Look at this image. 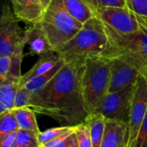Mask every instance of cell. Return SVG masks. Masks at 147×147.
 Listing matches in <instances>:
<instances>
[{
	"label": "cell",
	"instance_id": "10",
	"mask_svg": "<svg viewBox=\"0 0 147 147\" xmlns=\"http://www.w3.org/2000/svg\"><path fill=\"white\" fill-rule=\"evenodd\" d=\"M110 60V85L109 93L117 92L134 84L142 74L135 67L118 58Z\"/></svg>",
	"mask_w": 147,
	"mask_h": 147
},
{
	"label": "cell",
	"instance_id": "1",
	"mask_svg": "<svg viewBox=\"0 0 147 147\" xmlns=\"http://www.w3.org/2000/svg\"><path fill=\"white\" fill-rule=\"evenodd\" d=\"M85 61L65 62L43 89L32 93L29 108L61 126L71 127L84 122L89 115L82 92Z\"/></svg>",
	"mask_w": 147,
	"mask_h": 147
},
{
	"label": "cell",
	"instance_id": "17",
	"mask_svg": "<svg viewBox=\"0 0 147 147\" xmlns=\"http://www.w3.org/2000/svg\"><path fill=\"white\" fill-rule=\"evenodd\" d=\"M65 60L62 58V59L49 71L44 74L34 77L32 78H29L26 81L21 82L20 84L22 86H23L31 93H35L40 90L41 89H43L57 75V73L61 70V68L65 65Z\"/></svg>",
	"mask_w": 147,
	"mask_h": 147
},
{
	"label": "cell",
	"instance_id": "31",
	"mask_svg": "<svg viewBox=\"0 0 147 147\" xmlns=\"http://www.w3.org/2000/svg\"><path fill=\"white\" fill-rule=\"evenodd\" d=\"M76 138V133L72 135H71L70 137L61 140V141H59L58 143H56L54 146H53L52 147H68L71 143L72 141L74 140V139Z\"/></svg>",
	"mask_w": 147,
	"mask_h": 147
},
{
	"label": "cell",
	"instance_id": "21",
	"mask_svg": "<svg viewBox=\"0 0 147 147\" xmlns=\"http://www.w3.org/2000/svg\"><path fill=\"white\" fill-rule=\"evenodd\" d=\"M15 147H40L38 136L33 133L18 130Z\"/></svg>",
	"mask_w": 147,
	"mask_h": 147
},
{
	"label": "cell",
	"instance_id": "7",
	"mask_svg": "<svg viewBox=\"0 0 147 147\" xmlns=\"http://www.w3.org/2000/svg\"><path fill=\"white\" fill-rule=\"evenodd\" d=\"M147 112V78L140 76L136 82L133 104L127 122L125 147H134Z\"/></svg>",
	"mask_w": 147,
	"mask_h": 147
},
{
	"label": "cell",
	"instance_id": "15",
	"mask_svg": "<svg viewBox=\"0 0 147 147\" xmlns=\"http://www.w3.org/2000/svg\"><path fill=\"white\" fill-rule=\"evenodd\" d=\"M21 81L4 78L0 81V115L14 109V103Z\"/></svg>",
	"mask_w": 147,
	"mask_h": 147
},
{
	"label": "cell",
	"instance_id": "20",
	"mask_svg": "<svg viewBox=\"0 0 147 147\" xmlns=\"http://www.w3.org/2000/svg\"><path fill=\"white\" fill-rule=\"evenodd\" d=\"M19 130L16 118L11 110L0 115V135L6 134Z\"/></svg>",
	"mask_w": 147,
	"mask_h": 147
},
{
	"label": "cell",
	"instance_id": "28",
	"mask_svg": "<svg viewBox=\"0 0 147 147\" xmlns=\"http://www.w3.org/2000/svg\"><path fill=\"white\" fill-rule=\"evenodd\" d=\"M134 147H147V112Z\"/></svg>",
	"mask_w": 147,
	"mask_h": 147
},
{
	"label": "cell",
	"instance_id": "18",
	"mask_svg": "<svg viewBox=\"0 0 147 147\" xmlns=\"http://www.w3.org/2000/svg\"><path fill=\"white\" fill-rule=\"evenodd\" d=\"M19 127L20 130L27 131L34 134L39 137L40 131L39 129L35 112L30 108H22L12 109Z\"/></svg>",
	"mask_w": 147,
	"mask_h": 147
},
{
	"label": "cell",
	"instance_id": "4",
	"mask_svg": "<svg viewBox=\"0 0 147 147\" xmlns=\"http://www.w3.org/2000/svg\"><path fill=\"white\" fill-rule=\"evenodd\" d=\"M39 22L56 52L70 41L84 25L67 12L63 0H52Z\"/></svg>",
	"mask_w": 147,
	"mask_h": 147
},
{
	"label": "cell",
	"instance_id": "19",
	"mask_svg": "<svg viewBox=\"0 0 147 147\" xmlns=\"http://www.w3.org/2000/svg\"><path fill=\"white\" fill-rule=\"evenodd\" d=\"M63 3L67 12L83 24L95 16L94 12L83 0H63Z\"/></svg>",
	"mask_w": 147,
	"mask_h": 147
},
{
	"label": "cell",
	"instance_id": "24",
	"mask_svg": "<svg viewBox=\"0 0 147 147\" xmlns=\"http://www.w3.org/2000/svg\"><path fill=\"white\" fill-rule=\"evenodd\" d=\"M10 57H11L10 68L6 78L16 80V81H21L22 77V72H21V66H22V61L23 58V52L16 53Z\"/></svg>",
	"mask_w": 147,
	"mask_h": 147
},
{
	"label": "cell",
	"instance_id": "30",
	"mask_svg": "<svg viewBox=\"0 0 147 147\" xmlns=\"http://www.w3.org/2000/svg\"><path fill=\"white\" fill-rule=\"evenodd\" d=\"M17 137V131L0 135V147H15Z\"/></svg>",
	"mask_w": 147,
	"mask_h": 147
},
{
	"label": "cell",
	"instance_id": "8",
	"mask_svg": "<svg viewBox=\"0 0 147 147\" xmlns=\"http://www.w3.org/2000/svg\"><path fill=\"white\" fill-rule=\"evenodd\" d=\"M106 28L119 35H127L140 30V25L133 13L127 7H108L95 13Z\"/></svg>",
	"mask_w": 147,
	"mask_h": 147
},
{
	"label": "cell",
	"instance_id": "3",
	"mask_svg": "<svg viewBox=\"0 0 147 147\" xmlns=\"http://www.w3.org/2000/svg\"><path fill=\"white\" fill-rule=\"evenodd\" d=\"M110 85V60L105 57L89 58L82 77V92L89 114L97 112Z\"/></svg>",
	"mask_w": 147,
	"mask_h": 147
},
{
	"label": "cell",
	"instance_id": "32",
	"mask_svg": "<svg viewBox=\"0 0 147 147\" xmlns=\"http://www.w3.org/2000/svg\"><path fill=\"white\" fill-rule=\"evenodd\" d=\"M136 16V18L140 25V28H143L144 30H146L147 32V17H143V16Z\"/></svg>",
	"mask_w": 147,
	"mask_h": 147
},
{
	"label": "cell",
	"instance_id": "13",
	"mask_svg": "<svg viewBox=\"0 0 147 147\" xmlns=\"http://www.w3.org/2000/svg\"><path fill=\"white\" fill-rule=\"evenodd\" d=\"M127 122L108 120L101 147H125Z\"/></svg>",
	"mask_w": 147,
	"mask_h": 147
},
{
	"label": "cell",
	"instance_id": "27",
	"mask_svg": "<svg viewBox=\"0 0 147 147\" xmlns=\"http://www.w3.org/2000/svg\"><path fill=\"white\" fill-rule=\"evenodd\" d=\"M127 8L137 16L147 17V0H127Z\"/></svg>",
	"mask_w": 147,
	"mask_h": 147
},
{
	"label": "cell",
	"instance_id": "6",
	"mask_svg": "<svg viewBox=\"0 0 147 147\" xmlns=\"http://www.w3.org/2000/svg\"><path fill=\"white\" fill-rule=\"evenodd\" d=\"M19 19L8 5H3L0 20V55L11 56L23 52L27 45V29L19 26Z\"/></svg>",
	"mask_w": 147,
	"mask_h": 147
},
{
	"label": "cell",
	"instance_id": "9",
	"mask_svg": "<svg viewBox=\"0 0 147 147\" xmlns=\"http://www.w3.org/2000/svg\"><path fill=\"white\" fill-rule=\"evenodd\" d=\"M136 82L117 92L108 93L97 112L108 120L127 122L135 93Z\"/></svg>",
	"mask_w": 147,
	"mask_h": 147
},
{
	"label": "cell",
	"instance_id": "26",
	"mask_svg": "<svg viewBox=\"0 0 147 147\" xmlns=\"http://www.w3.org/2000/svg\"><path fill=\"white\" fill-rule=\"evenodd\" d=\"M32 99V93L28 91L27 89H25L23 86H19V89L17 90L15 103H14V109H22V108H29L30 102Z\"/></svg>",
	"mask_w": 147,
	"mask_h": 147
},
{
	"label": "cell",
	"instance_id": "11",
	"mask_svg": "<svg viewBox=\"0 0 147 147\" xmlns=\"http://www.w3.org/2000/svg\"><path fill=\"white\" fill-rule=\"evenodd\" d=\"M52 0H11L15 16L31 24L40 21Z\"/></svg>",
	"mask_w": 147,
	"mask_h": 147
},
{
	"label": "cell",
	"instance_id": "12",
	"mask_svg": "<svg viewBox=\"0 0 147 147\" xmlns=\"http://www.w3.org/2000/svg\"><path fill=\"white\" fill-rule=\"evenodd\" d=\"M27 45L28 46V54L32 56H41L54 51L39 22L32 24L27 29Z\"/></svg>",
	"mask_w": 147,
	"mask_h": 147
},
{
	"label": "cell",
	"instance_id": "23",
	"mask_svg": "<svg viewBox=\"0 0 147 147\" xmlns=\"http://www.w3.org/2000/svg\"><path fill=\"white\" fill-rule=\"evenodd\" d=\"M94 12L108 7H127V0H83Z\"/></svg>",
	"mask_w": 147,
	"mask_h": 147
},
{
	"label": "cell",
	"instance_id": "22",
	"mask_svg": "<svg viewBox=\"0 0 147 147\" xmlns=\"http://www.w3.org/2000/svg\"><path fill=\"white\" fill-rule=\"evenodd\" d=\"M71 127H73V126H71ZM71 127L60 126V127H58L49 128V129H47V130L41 132L40 134L38 137L40 144V147L44 146V145H46L47 143L59 138V136H61L62 134L66 133Z\"/></svg>",
	"mask_w": 147,
	"mask_h": 147
},
{
	"label": "cell",
	"instance_id": "33",
	"mask_svg": "<svg viewBox=\"0 0 147 147\" xmlns=\"http://www.w3.org/2000/svg\"><path fill=\"white\" fill-rule=\"evenodd\" d=\"M68 147H78V140H77V137L74 139V140L72 141V143Z\"/></svg>",
	"mask_w": 147,
	"mask_h": 147
},
{
	"label": "cell",
	"instance_id": "5",
	"mask_svg": "<svg viewBox=\"0 0 147 147\" xmlns=\"http://www.w3.org/2000/svg\"><path fill=\"white\" fill-rule=\"evenodd\" d=\"M108 31L109 47L102 57L121 59L147 78V32L143 28L127 35Z\"/></svg>",
	"mask_w": 147,
	"mask_h": 147
},
{
	"label": "cell",
	"instance_id": "2",
	"mask_svg": "<svg viewBox=\"0 0 147 147\" xmlns=\"http://www.w3.org/2000/svg\"><path fill=\"white\" fill-rule=\"evenodd\" d=\"M109 47V38L103 22L96 16L86 22L80 31L57 52L65 60L85 61L102 57Z\"/></svg>",
	"mask_w": 147,
	"mask_h": 147
},
{
	"label": "cell",
	"instance_id": "16",
	"mask_svg": "<svg viewBox=\"0 0 147 147\" xmlns=\"http://www.w3.org/2000/svg\"><path fill=\"white\" fill-rule=\"evenodd\" d=\"M107 119L98 112L89 114L84 122L87 124L93 147H101L104 136Z\"/></svg>",
	"mask_w": 147,
	"mask_h": 147
},
{
	"label": "cell",
	"instance_id": "25",
	"mask_svg": "<svg viewBox=\"0 0 147 147\" xmlns=\"http://www.w3.org/2000/svg\"><path fill=\"white\" fill-rule=\"evenodd\" d=\"M76 137L78 147H93L89 127L84 121L76 126Z\"/></svg>",
	"mask_w": 147,
	"mask_h": 147
},
{
	"label": "cell",
	"instance_id": "29",
	"mask_svg": "<svg viewBox=\"0 0 147 147\" xmlns=\"http://www.w3.org/2000/svg\"><path fill=\"white\" fill-rule=\"evenodd\" d=\"M10 64H11L10 56L0 55V81L3 80L7 77L9 71Z\"/></svg>",
	"mask_w": 147,
	"mask_h": 147
},
{
	"label": "cell",
	"instance_id": "14",
	"mask_svg": "<svg viewBox=\"0 0 147 147\" xmlns=\"http://www.w3.org/2000/svg\"><path fill=\"white\" fill-rule=\"evenodd\" d=\"M62 57L56 51H52L40 56V59L33 65V67L22 75L21 82L26 81L34 77L44 74L52 70L60 60Z\"/></svg>",
	"mask_w": 147,
	"mask_h": 147
}]
</instances>
